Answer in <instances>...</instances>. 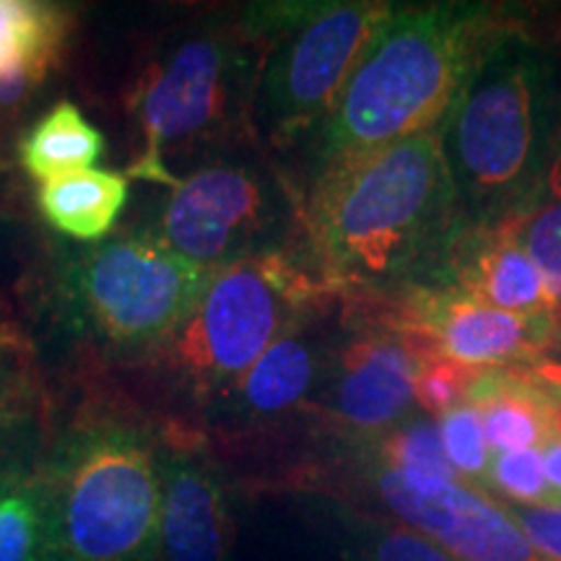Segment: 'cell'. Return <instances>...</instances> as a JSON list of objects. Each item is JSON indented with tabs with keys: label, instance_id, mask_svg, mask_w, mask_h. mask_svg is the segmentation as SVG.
Segmentation results:
<instances>
[{
	"label": "cell",
	"instance_id": "1",
	"mask_svg": "<svg viewBox=\"0 0 561 561\" xmlns=\"http://www.w3.org/2000/svg\"><path fill=\"white\" fill-rule=\"evenodd\" d=\"M307 227L331 284L377 289L442 276L462 216L439 130L320 172Z\"/></svg>",
	"mask_w": 561,
	"mask_h": 561
},
{
	"label": "cell",
	"instance_id": "2",
	"mask_svg": "<svg viewBox=\"0 0 561 561\" xmlns=\"http://www.w3.org/2000/svg\"><path fill=\"white\" fill-rule=\"evenodd\" d=\"M561 128L557 55L504 32L439 125L462 229L517 227L536 198Z\"/></svg>",
	"mask_w": 561,
	"mask_h": 561
},
{
	"label": "cell",
	"instance_id": "3",
	"mask_svg": "<svg viewBox=\"0 0 561 561\" xmlns=\"http://www.w3.org/2000/svg\"><path fill=\"white\" fill-rule=\"evenodd\" d=\"M486 5L437 3L385 19L320 128L318 174L439 130L483 55L502 37Z\"/></svg>",
	"mask_w": 561,
	"mask_h": 561
},
{
	"label": "cell",
	"instance_id": "4",
	"mask_svg": "<svg viewBox=\"0 0 561 561\" xmlns=\"http://www.w3.org/2000/svg\"><path fill=\"white\" fill-rule=\"evenodd\" d=\"M47 549L76 561H153L159 551L161 473L136 434L81 437L42 489Z\"/></svg>",
	"mask_w": 561,
	"mask_h": 561
},
{
	"label": "cell",
	"instance_id": "5",
	"mask_svg": "<svg viewBox=\"0 0 561 561\" xmlns=\"http://www.w3.org/2000/svg\"><path fill=\"white\" fill-rule=\"evenodd\" d=\"M312 294L314 280L276 250L216 268L198 307L167 343L170 364L206 390L231 388L265 348L297 328Z\"/></svg>",
	"mask_w": 561,
	"mask_h": 561
},
{
	"label": "cell",
	"instance_id": "6",
	"mask_svg": "<svg viewBox=\"0 0 561 561\" xmlns=\"http://www.w3.org/2000/svg\"><path fill=\"white\" fill-rule=\"evenodd\" d=\"M390 13L388 3H322L276 13V39L252 91V110L268 138L284 144L322 128Z\"/></svg>",
	"mask_w": 561,
	"mask_h": 561
},
{
	"label": "cell",
	"instance_id": "7",
	"mask_svg": "<svg viewBox=\"0 0 561 561\" xmlns=\"http://www.w3.org/2000/svg\"><path fill=\"white\" fill-rule=\"evenodd\" d=\"M79 261L70 280L81 314L117 346L170 343L214 276L151 234L102 242Z\"/></svg>",
	"mask_w": 561,
	"mask_h": 561
},
{
	"label": "cell",
	"instance_id": "8",
	"mask_svg": "<svg viewBox=\"0 0 561 561\" xmlns=\"http://www.w3.org/2000/svg\"><path fill=\"white\" fill-rule=\"evenodd\" d=\"M250 76L248 47L229 32L191 34L153 60L136 94L144 153L133 174L178 185L164 167L167 151L227 128L248 94Z\"/></svg>",
	"mask_w": 561,
	"mask_h": 561
},
{
	"label": "cell",
	"instance_id": "9",
	"mask_svg": "<svg viewBox=\"0 0 561 561\" xmlns=\"http://www.w3.org/2000/svg\"><path fill=\"white\" fill-rule=\"evenodd\" d=\"M268 182L244 164H208L178 180L159 219V240L203 268H224L265 252L271 227Z\"/></svg>",
	"mask_w": 561,
	"mask_h": 561
},
{
	"label": "cell",
	"instance_id": "10",
	"mask_svg": "<svg viewBox=\"0 0 561 561\" xmlns=\"http://www.w3.org/2000/svg\"><path fill=\"white\" fill-rule=\"evenodd\" d=\"M367 468L385 507L455 561H551L536 551L510 510L486 491L466 481L411 479L377 460Z\"/></svg>",
	"mask_w": 561,
	"mask_h": 561
},
{
	"label": "cell",
	"instance_id": "11",
	"mask_svg": "<svg viewBox=\"0 0 561 561\" xmlns=\"http://www.w3.org/2000/svg\"><path fill=\"white\" fill-rule=\"evenodd\" d=\"M409 312L413 331L437 354L479 371L533 362L559 325V314L523 318L453 286H416L409 294Z\"/></svg>",
	"mask_w": 561,
	"mask_h": 561
},
{
	"label": "cell",
	"instance_id": "12",
	"mask_svg": "<svg viewBox=\"0 0 561 561\" xmlns=\"http://www.w3.org/2000/svg\"><path fill=\"white\" fill-rule=\"evenodd\" d=\"M432 346L364 339L341 351L331 385V413L343 426L388 432L413 409L416 377Z\"/></svg>",
	"mask_w": 561,
	"mask_h": 561
},
{
	"label": "cell",
	"instance_id": "13",
	"mask_svg": "<svg viewBox=\"0 0 561 561\" xmlns=\"http://www.w3.org/2000/svg\"><path fill=\"white\" fill-rule=\"evenodd\" d=\"M442 286H453L496 310L536 318L553 310L541 273L525 252L515 227L462 229L455 240Z\"/></svg>",
	"mask_w": 561,
	"mask_h": 561
},
{
	"label": "cell",
	"instance_id": "14",
	"mask_svg": "<svg viewBox=\"0 0 561 561\" xmlns=\"http://www.w3.org/2000/svg\"><path fill=\"white\" fill-rule=\"evenodd\" d=\"M231 520L221 483L191 458L161 473L159 546L167 561H227Z\"/></svg>",
	"mask_w": 561,
	"mask_h": 561
},
{
	"label": "cell",
	"instance_id": "15",
	"mask_svg": "<svg viewBox=\"0 0 561 561\" xmlns=\"http://www.w3.org/2000/svg\"><path fill=\"white\" fill-rule=\"evenodd\" d=\"M466 403L481 413L491 453L541 450L557 432V396L536 375L483 369L468 390Z\"/></svg>",
	"mask_w": 561,
	"mask_h": 561
},
{
	"label": "cell",
	"instance_id": "16",
	"mask_svg": "<svg viewBox=\"0 0 561 561\" xmlns=\"http://www.w3.org/2000/svg\"><path fill=\"white\" fill-rule=\"evenodd\" d=\"M128 203V178L117 172L83 170L39 182L42 219L68 240L100 242L115 227Z\"/></svg>",
	"mask_w": 561,
	"mask_h": 561
},
{
	"label": "cell",
	"instance_id": "17",
	"mask_svg": "<svg viewBox=\"0 0 561 561\" xmlns=\"http://www.w3.org/2000/svg\"><path fill=\"white\" fill-rule=\"evenodd\" d=\"M318 371V348L294 328L265 348L257 362L231 382V390L240 396L242 411L271 416L297 405L314 388Z\"/></svg>",
	"mask_w": 561,
	"mask_h": 561
},
{
	"label": "cell",
	"instance_id": "18",
	"mask_svg": "<svg viewBox=\"0 0 561 561\" xmlns=\"http://www.w3.org/2000/svg\"><path fill=\"white\" fill-rule=\"evenodd\" d=\"M104 153V136L73 102L53 104L21 138L19 161L32 180L47 182L70 172L94 170Z\"/></svg>",
	"mask_w": 561,
	"mask_h": 561
},
{
	"label": "cell",
	"instance_id": "19",
	"mask_svg": "<svg viewBox=\"0 0 561 561\" xmlns=\"http://www.w3.org/2000/svg\"><path fill=\"white\" fill-rule=\"evenodd\" d=\"M70 32L62 5L39 0H0V70L30 66L50 76Z\"/></svg>",
	"mask_w": 561,
	"mask_h": 561
},
{
	"label": "cell",
	"instance_id": "20",
	"mask_svg": "<svg viewBox=\"0 0 561 561\" xmlns=\"http://www.w3.org/2000/svg\"><path fill=\"white\" fill-rule=\"evenodd\" d=\"M515 231L533 265L541 273L553 310L561 318V128L546 161L536 198L517 221Z\"/></svg>",
	"mask_w": 561,
	"mask_h": 561
},
{
	"label": "cell",
	"instance_id": "21",
	"mask_svg": "<svg viewBox=\"0 0 561 561\" xmlns=\"http://www.w3.org/2000/svg\"><path fill=\"white\" fill-rule=\"evenodd\" d=\"M375 460L411 479L460 481L442 447L437 424L426 416H409L385 432Z\"/></svg>",
	"mask_w": 561,
	"mask_h": 561
},
{
	"label": "cell",
	"instance_id": "22",
	"mask_svg": "<svg viewBox=\"0 0 561 561\" xmlns=\"http://www.w3.org/2000/svg\"><path fill=\"white\" fill-rule=\"evenodd\" d=\"M47 551V517L42 491L24 483H0V561H39Z\"/></svg>",
	"mask_w": 561,
	"mask_h": 561
},
{
	"label": "cell",
	"instance_id": "23",
	"mask_svg": "<svg viewBox=\"0 0 561 561\" xmlns=\"http://www.w3.org/2000/svg\"><path fill=\"white\" fill-rule=\"evenodd\" d=\"M437 430L455 473L466 479L468 486H486L491 455L494 453H491L486 442L481 413L471 403H460L458 409L439 416Z\"/></svg>",
	"mask_w": 561,
	"mask_h": 561
},
{
	"label": "cell",
	"instance_id": "24",
	"mask_svg": "<svg viewBox=\"0 0 561 561\" xmlns=\"http://www.w3.org/2000/svg\"><path fill=\"white\" fill-rule=\"evenodd\" d=\"M486 486L496 489L512 504H551L543 458L538 447L491 455Z\"/></svg>",
	"mask_w": 561,
	"mask_h": 561
},
{
	"label": "cell",
	"instance_id": "25",
	"mask_svg": "<svg viewBox=\"0 0 561 561\" xmlns=\"http://www.w3.org/2000/svg\"><path fill=\"white\" fill-rule=\"evenodd\" d=\"M479 375V369L462 367V364L447 359L442 354H432L426 356L424 367L416 377L413 401L421 411L432 413V416H445L447 411L466 403L468 390H471Z\"/></svg>",
	"mask_w": 561,
	"mask_h": 561
},
{
	"label": "cell",
	"instance_id": "26",
	"mask_svg": "<svg viewBox=\"0 0 561 561\" xmlns=\"http://www.w3.org/2000/svg\"><path fill=\"white\" fill-rule=\"evenodd\" d=\"M364 561H455L432 538L405 528H371L364 541Z\"/></svg>",
	"mask_w": 561,
	"mask_h": 561
},
{
	"label": "cell",
	"instance_id": "27",
	"mask_svg": "<svg viewBox=\"0 0 561 561\" xmlns=\"http://www.w3.org/2000/svg\"><path fill=\"white\" fill-rule=\"evenodd\" d=\"M504 507L520 525L525 538L536 546L538 553L546 559L561 561V507H546V504H512L507 502Z\"/></svg>",
	"mask_w": 561,
	"mask_h": 561
},
{
	"label": "cell",
	"instance_id": "28",
	"mask_svg": "<svg viewBox=\"0 0 561 561\" xmlns=\"http://www.w3.org/2000/svg\"><path fill=\"white\" fill-rule=\"evenodd\" d=\"M45 79L47 76H42L39 70H34L30 66L0 70V110L19 107L21 102L30 100L32 91Z\"/></svg>",
	"mask_w": 561,
	"mask_h": 561
},
{
	"label": "cell",
	"instance_id": "29",
	"mask_svg": "<svg viewBox=\"0 0 561 561\" xmlns=\"http://www.w3.org/2000/svg\"><path fill=\"white\" fill-rule=\"evenodd\" d=\"M530 367H536L533 375H536L538 380L549 382L553 388H561V318H559L557 331L551 335L549 346H546L541 354L530 362Z\"/></svg>",
	"mask_w": 561,
	"mask_h": 561
},
{
	"label": "cell",
	"instance_id": "30",
	"mask_svg": "<svg viewBox=\"0 0 561 561\" xmlns=\"http://www.w3.org/2000/svg\"><path fill=\"white\" fill-rule=\"evenodd\" d=\"M541 458L551 494V504H546V507H561V434H553V437L543 442Z\"/></svg>",
	"mask_w": 561,
	"mask_h": 561
},
{
	"label": "cell",
	"instance_id": "31",
	"mask_svg": "<svg viewBox=\"0 0 561 561\" xmlns=\"http://www.w3.org/2000/svg\"><path fill=\"white\" fill-rule=\"evenodd\" d=\"M39 561H76V559H70V557H66V553H60V551H55V549H47L39 557Z\"/></svg>",
	"mask_w": 561,
	"mask_h": 561
}]
</instances>
